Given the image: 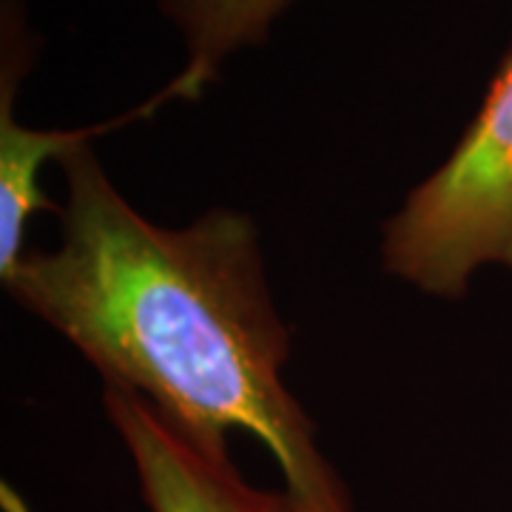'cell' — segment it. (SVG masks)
<instances>
[{
    "mask_svg": "<svg viewBox=\"0 0 512 512\" xmlns=\"http://www.w3.org/2000/svg\"><path fill=\"white\" fill-rule=\"evenodd\" d=\"M60 163L69 185L60 245L20 256L3 279L9 293L106 384L140 393L214 447H228V430H245L308 510L350 512L311 419L282 382L288 330L265 288L251 220L217 208L168 231L114 191L89 143Z\"/></svg>",
    "mask_w": 512,
    "mask_h": 512,
    "instance_id": "1",
    "label": "cell"
},
{
    "mask_svg": "<svg viewBox=\"0 0 512 512\" xmlns=\"http://www.w3.org/2000/svg\"><path fill=\"white\" fill-rule=\"evenodd\" d=\"M384 268L461 299L484 265L512 268V43L456 151L384 225Z\"/></svg>",
    "mask_w": 512,
    "mask_h": 512,
    "instance_id": "2",
    "label": "cell"
},
{
    "mask_svg": "<svg viewBox=\"0 0 512 512\" xmlns=\"http://www.w3.org/2000/svg\"><path fill=\"white\" fill-rule=\"evenodd\" d=\"M103 402L134 458L148 512H311L291 490H256L228 458L140 393L106 384Z\"/></svg>",
    "mask_w": 512,
    "mask_h": 512,
    "instance_id": "3",
    "label": "cell"
},
{
    "mask_svg": "<svg viewBox=\"0 0 512 512\" xmlns=\"http://www.w3.org/2000/svg\"><path fill=\"white\" fill-rule=\"evenodd\" d=\"M12 97H15V83L9 86V72H3V111H0V276L3 279L12 276L20 256L26 254L23 237H26V225L32 220V214L57 211L55 202L43 197L40 183H37L43 163L60 160L74 146H83L111 128L126 126L134 117H146L160 103L171 100V94L165 89L151 103L128 111L123 117H114L109 123L74 128V131H37V128H23L12 117V109H9Z\"/></svg>",
    "mask_w": 512,
    "mask_h": 512,
    "instance_id": "4",
    "label": "cell"
},
{
    "mask_svg": "<svg viewBox=\"0 0 512 512\" xmlns=\"http://www.w3.org/2000/svg\"><path fill=\"white\" fill-rule=\"evenodd\" d=\"M291 0H163L168 18L183 29L188 66L168 86L171 97H197L217 77L225 57L265 40L268 26Z\"/></svg>",
    "mask_w": 512,
    "mask_h": 512,
    "instance_id": "5",
    "label": "cell"
}]
</instances>
